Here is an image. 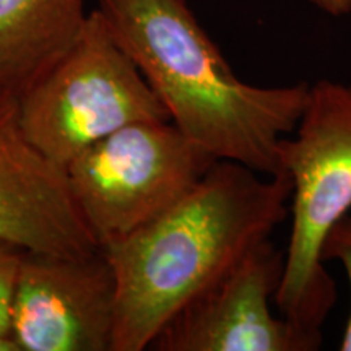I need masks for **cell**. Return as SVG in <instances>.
<instances>
[{"mask_svg": "<svg viewBox=\"0 0 351 351\" xmlns=\"http://www.w3.org/2000/svg\"><path fill=\"white\" fill-rule=\"evenodd\" d=\"M116 293L101 247L85 256L25 251L10 339L20 351H111Z\"/></svg>", "mask_w": 351, "mask_h": 351, "instance_id": "7", "label": "cell"}, {"mask_svg": "<svg viewBox=\"0 0 351 351\" xmlns=\"http://www.w3.org/2000/svg\"><path fill=\"white\" fill-rule=\"evenodd\" d=\"M19 114L29 142L64 169L122 127L169 121L96 8L73 49L19 99Z\"/></svg>", "mask_w": 351, "mask_h": 351, "instance_id": "4", "label": "cell"}, {"mask_svg": "<svg viewBox=\"0 0 351 351\" xmlns=\"http://www.w3.org/2000/svg\"><path fill=\"white\" fill-rule=\"evenodd\" d=\"M215 161L171 121H145L91 145L65 166V174L82 218L101 247L173 207Z\"/></svg>", "mask_w": 351, "mask_h": 351, "instance_id": "5", "label": "cell"}, {"mask_svg": "<svg viewBox=\"0 0 351 351\" xmlns=\"http://www.w3.org/2000/svg\"><path fill=\"white\" fill-rule=\"evenodd\" d=\"M23 254L25 249L7 241H0V337L2 339H10V309Z\"/></svg>", "mask_w": 351, "mask_h": 351, "instance_id": "10", "label": "cell"}, {"mask_svg": "<svg viewBox=\"0 0 351 351\" xmlns=\"http://www.w3.org/2000/svg\"><path fill=\"white\" fill-rule=\"evenodd\" d=\"M0 241L59 256H85L99 247L65 169L26 137L15 99H0Z\"/></svg>", "mask_w": 351, "mask_h": 351, "instance_id": "8", "label": "cell"}, {"mask_svg": "<svg viewBox=\"0 0 351 351\" xmlns=\"http://www.w3.org/2000/svg\"><path fill=\"white\" fill-rule=\"evenodd\" d=\"M96 10L186 137L217 160L282 174L280 142L296 129L309 83L241 80L187 0H98Z\"/></svg>", "mask_w": 351, "mask_h": 351, "instance_id": "2", "label": "cell"}, {"mask_svg": "<svg viewBox=\"0 0 351 351\" xmlns=\"http://www.w3.org/2000/svg\"><path fill=\"white\" fill-rule=\"evenodd\" d=\"M85 0H0V99L19 101L78 43Z\"/></svg>", "mask_w": 351, "mask_h": 351, "instance_id": "9", "label": "cell"}, {"mask_svg": "<svg viewBox=\"0 0 351 351\" xmlns=\"http://www.w3.org/2000/svg\"><path fill=\"white\" fill-rule=\"evenodd\" d=\"M280 168L291 181V231L275 307L322 330L337 289L322 261L328 231L351 212V85L319 80L296 129L280 142Z\"/></svg>", "mask_w": 351, "mask_h": 351, "instance_id": "3", "label": "cell"}, {"mask_svg": "<svg viewBox=\"0 0 351 351\" xmlns=\"http://www.w3.org/2000/svg\"><path fill=\"white\" fill-rule=\"evenodd\" d=\"M0 351H20V350L13 340L2 339V337H0Z\"/></svg>", "mask_w": 351, "mask_h": 351, "instance_id": "13", "label": "cell"}, {"mask_svg": "<svg viewBox=\"0 0 351 351\" xmlns=\"http://www.w3.org/2000/svg\"><path fill=\"white\" fill-rule=\"evenodd\" d=\"M322 261L324 263L332 261L341 263L351 288V212L339 219L328 231L322 244ZM340 350L351 351V311L340 341Z\"/></svg>", "mask_w": 351, "mask_h": 351, "instance_id": "11", "label": "cell"}, {"mask_svg": "<svg viewBox=\"0 0 351 351\" xmlns=\"http://www.w3.org/2000/svg\"><path fill=\"white\" fill-rule=\"evenodd\" d=\"M307 2L330 16H345L351 13V0H307Z\"/></svg>", "mask_w": 351, "mask_h": 351, "instance_id": "12", "label": "cell"}, {"mask_svg": "<svg viewBox=\"0 0 351 351\" xmlns=\"http://www.w3.org/2000/svg\"><path fill=\"white\" fill-rule=\"evenodd\" d=\"M291 181L218 160L173 207L101 245L116 276L111 351H143L289 215Z\"/></svg>", "mask_w": 351, "mask_h": 351, "instance_id": "1", "label": "cell"}, {"mask_svg": "<svg viewBox=\"0 0 351 351\" xmlns=\"http://www.w3.org/2000/svg\"><path fill=\"white\" fill-rule=\"evenodd\" d=\"M285 252L270 238L245 252L158 333L156 351H315L322 330L275 315Z\"/></svg>", "mask_w": 351, "mask_h": 351, "instance_id": "6", "label": "cell"}]
</instances>
